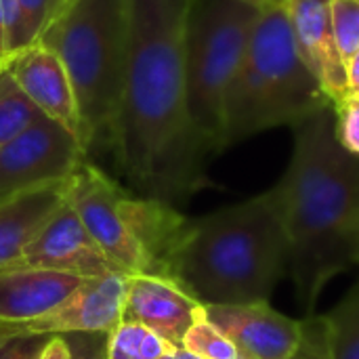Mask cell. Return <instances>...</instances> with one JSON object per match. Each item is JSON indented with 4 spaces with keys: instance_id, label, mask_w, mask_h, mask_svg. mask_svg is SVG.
I'll return each mask as SVG.
<instances>
[{
    "instance_id": "cell-1",
    "label": "cell",
    "mask_w": 359,
    "mask_h": 359,
    "mask_svg": "<svg viewBox=\"0 0 359 359\" xmlns=\"http://www.w3.org/2000/svg\"><path fill=\"white\" fill-rule=\"evenodd\" d=\"M124 13L126 74L107 143L128 181L170 204L208 185L215 154L187 109V0H124Z\"/></svg>"
},
{
    "instance_id": "cell-2",
    "label": "cell",
    "mask_w": 359,
    "mask_h": 359,
    "mask_svg": "<svg viewBox=\"0 0 359 359\" xmlns=\"http://www.w3.org/2000/svg\"><path fill=\"white\" fill-rule=\"evenodd\" d=\"M292 128L288 168L269 196L288 240V273L309 318L324 288L359 265V156L339 143L332 105Z\"/></svg>"
},
{
    "instance_id": "cell-3",
    "label": "cell",
    "mask_w": 359,
    "mask_h": 359,
    "mask_svg": "<svg viewBox=\"0 0 359 359\" xmlns=\"http://www.w3.org/2000/svg\"><path fill=\"white\" fill-rule=\"evenodd\" d=\"M288 271V240L269 191L189 219L170 280L202 305L265 303Z\"/></svg>"
},
{
    "instance_id": "cell-4",
    "label": "cell",
    "mask_w": 359,
    "mask_h": 359,
    "mask_svg": "<svg viewBox=\"0 0 359 359\" xmlns=\"http://www.w3.org/2000/svg\"><path fill=\"white\" fill-rule=\"evenodd\" d=\"M332 105L305 65L284 4L261 8L223 107V149Z\"/></svg>"
},
{
    "instance_id": "cell-5",
    "label": "cell",
    "mask_w": 359,
    "mask_h": 359,
    "mask_svg": "<svg viewBox=\"0 0 359 359\" xmlns=\"http://www.w3.org/2000/svg\"><path fill=\"white\" fill-rule=\"evenodd\" d=\"M67 69L74 86L82 143L109 137L126 74L124 0H74L38 38Z\"/></svg>"
},
{
    "instance_id": "cell-6",
    "label": "cell",
    "mask_w": 359,
    "mask_h": 359,
    "mask_svg": "<svg viewBox=\"0 0 359 359\" xmlns=\"http://www.w3.org/2000/svg\"><path fill=\"white\" fill-rule=\"evenodd\" d=\"M261 8L248 0H187L185 93L191 122L223 151V107Z\"/></svg>"
},
{
    "instance_id": "cell-7",
    "label": "cell",
    "mask_w": 359,
    "mask_h": 359,
    "mask_svg": "<svg viewBox=\"0 0 359 359\" xmlns=\"http://www.w3.org/2000/svg\"><path fill=\"white\" fill-rule=\"evenodd\" d=\"M84 158L82 141L61 122L42 114L23 133L0 145V202L65 183Z\"/></svg>"
},
{
    "instance_id": "cell-8",
    "label": "cell",
    "mask_w": 359,
    "mask_h": 359,
    "mask_svg": "<svg viewBox=\"0 0 359 359\" xmlns=\"http://www.w3.org/2000/svg\"><path fill=\"white\" fill-rule=\"evenodd\" d=\"M128 276L114 271L84 280L65 301L48 313L23 322L0 326V337L11 334H107L122 322Z\"/></svg>"
},
{
    "instance_id": "cell-9",
    "label": "cell",
    "mask_w": 359,
    "mask_h": 359,
    "mask_svg": "<svg viewBox=\"0 0 359 359\" xmlns=\"http://www.w3.org/2000/svg\"><path fill=\"white\" fill-rule=\"evenodd\" d=\"M15 267L55 269L80 276L84 280L101 278L118 271L116 265L90 238L76 210L67 200L40 229V233L25 246ZM11 265V267H13ZM122 273V271H120Z\"/></svg>"
},
{
    "instance_id": "cell-10",
    "label": "cell",
    "mask_w": 359,
    "mask_h": 359,
    "mask_svg": "<svg viewBox=\"0 0 359 359\" xmlns=\"http://www.w3.org/2000/svg\"><path fill=\"white\" fill-rule=\"evenodd\" d=\"M204 313L250 359H290L303 343V322L278 313L269 301L204 305Z\"/></svg>"
},
{
    "instance_id": "cell-11",
    "label": "cell",
    "mask_w": 359,
    "mask_h": 359,
    "mask_svg": "<svg viewBox=\"0 0 359 359\" xmlns=\"http://www.w3.org/2000/svg\"><path fill=\"white\" fill-rule=\"evenodd\" d=\"M202 316L204 305L177 282L158 276H128L122 322L141 324L179 349Z\"/></svg>"
},
{
    "instance_id": "cell-12",
    "label": "cell",
    "mask_w": 359,
    "mask_h": 359,
    "mask_svg": "<svg viewBox=\"0 0 359 359\" xmlns=\"http://www.w3.org/2000/svg\"><path fill=\"white\" fill-rule=\"evenodd\" d=\"M286 17L301 59L322 84L330 103L349 95L347 65L332 27V0H286Z\"/></svg>"
},
{
    "instance_id": "cell-13",
    "label": "cell",
    "mask_w": 359,
    "mask_h": 359,
    "mask_svg": "<svg viewBox=\"0 0 359 359\" xmlns=\"http://www.w3.org/2000/svg\"><path fill=\"white\" fill-rule=\"evenodd\" d=\"M6 69L42 114L61 122L82 141L80 111L72 80L65 65L50 48L42 42H34L17 50L8 59Z\"/></svg>"
},
{
    "instance_id": "cell-14",
    "label": "cell",
    "mask_w": 359,
    "mask_h": 359,
    "mask_svg": "<svg viewBox=\"0 0 359 359\" xmlns=\"http://www.w3.org/2000/svg\"><path fill=\"white\" fill-rule=\"evenodd\" d=\"M84 278L38 267L0 269V326L23 324L65 301Z\"/></svg>"
},
{
    "instance_id": "cell-15",
    "label": "cell",
    "mask_w": 359,
    "mask_h": 359,
    "mask_svg": "<svg viewBox=\"0 0 359 359\" xmlns=\"http://www.w3.org/2000/svg\"><path fill=\"white\" fill-rule=\"evenodd\" d=\"M65 183L25 191L0 202V269L17 263L25 246L59 210L65 200Z\"/></svg>"
},
{
    "instance_id": "cell-16",
    "label": "cell",
    "mask_w": 359,
    "mask_h": 359,
    "mask_svg": "<svg viewBox=\"0 0 359 359\" xmlns=\"http://www.w3.org/2000/svg\"><path fill=\"white\" fill-rule=\"evenodd\" d=\"M320 320L330 359H359V282Z\"/></svg>"
},
{
    "instance_id": "cell-17",
    "label": "cell",
    "mask_w": 359,
    "mask_h": 359,
    "mask_svg": "<svg viewBox=\"0 0 359 359\" xmlns=\"http://www.w3.org/2000/svg\"><path fill=\"white\" fill-rule=\"evenodd\" d=\"M170 353V343L135 322H120L105 339V359H162Z\"/></svg>"
},
{
    "instance_id": "cell-18",
    "label": "cell",
    "mask_w": 359,
    "mask_h": 359,
    "mask_svg": "<svg viewBox=\"0 0 359 359\" xmlns=\"http://www.w3.org/2000/svg\"><path fill=\"white\" fill-rule=\"evenodd\" d=\"M40 116L42 111L21 90L8 69H0V145L15 139Z\"/></svg>"
},
{
    "instance_id": "cell-19",
    "label": "cell",
    "mask_w": 359,
    "mask_h": 359,
    "mask_svg": "<svg viewBox=\"0 0 359 359\" xmlns=\"http://www.w3.org/2000/svg\"><path fill=\"white\" fill-rule=\"evenodd\" d=\"M181 349L202 359H238V347L206 318V313L189 328Z\"/></svg>"
},
{
    "instance_id": "cell-20",
    "label": "cell",
    "mask_w": 359,
    "mask_h": 359,
    "mask_svg": "<svg viewBox=\"0 0 359 359\" xmlns=\"http://www.w3.org/2000/svg\"><path fill=\"white\" fill-rule=\"evenodd\" d=\"M332 27L339 53L347 65L359 50V0H332Z\"/></svg>"
},
{
    "instance_id": "cell-21",
    "label": "cell",
    "mask_w": 359,
    "mask_h": 359,
    "mask_svg": "<svg viewBox=\"0 0 359 359\" xmlns=\"http://www.w3.org/2000/svg\"><path fill=\"white\" fill-rule=\"evenodd\" d=\"M19 13V29L15 53L38 42L46 25L50 23L53 0H13Z\"/></svg>"
},
{
    "instance_id": "cell-22",
    "label": "cell",
    "mask_w": 359,
    "mask_h": 359,
    "mask_svg": "<svg viewBox=\"0 0 359 359\" xmlns=\"http://www.w3.org/2000/svg\"><path fill=\"white\" fill-rule=\"evenodd\" d=\"M334 133L339 143L353 156H359V95H347L332 103Z\"/></svg>"
},
{
    "instance_id": "cell-23",
    "label": "cell",
    "mask_w": 359,
    "mask_h": 359,
    "mask_svg": "<svg viewBox=\"0 0 359 359\" xmlns=\"http://www.w3.org/2000/svg\"><path fill=\"white\" fill-rule=\"evenodd\" d=\"M50 334H11L0 337V359H40Z\"/></svg>"
},
{
    "instance_id": "cell-24",
    "label": "cell",
    "mask_w": 359,
    "mask_h": 359,
    "mask_svg": "<svg viewBox=\"0 0 359 359\" xmlns=\"http://www.w3.org/2000/svg\"><path fill=\"white\" fill-rule=\"evenodd\" d=\"M290 359H330L320 318L309 316L307 320H303V343Z\"/></svg>"
},
{
    "instance_id": "cell-25",
    "label": "cell",
    "mask_w": 359,
    "mask_h": 359,
    "mask_svg": "<svg viewBox=\"0 0 359 359\" xmlns=\"http://www.w3.org/2000/svg\"><path fill=\"white\" fill-rule=\"evenodd\" d=\"M19 29V13L13 0H0V67H6L15 55Z\"/></svg>"
},
{
    "instance_id": "cell-26",
    "label": "cell",
    "mask_w": 359,
    "mask_h": 359,
    "mask_svg": "<svg viewBox=\"0 0 359 359\" xmlns=\"http://www.w3.org/2000/svg\"><path fill=\"white\" fill-rule=\"evenodd\" d=\"M65 337L69 339L72 345V359H105V341H101V334H65Z\"/></svg>"
},
{
    "instance_id": "cell-27",
    "label": "cell",
    "mask_w": 359,
    "mask_h": 359,
    "mask_svg": "<svg viewBox=\"0 0 359 359\" xmlns=\"http://www.w3.org/2000/svg\"><path fill=\"white\" fill-rule=\"evenodd\" d=\"M40 359H72V345L65 334H55L42 349Z\"/></svg>"
},
{
    "instance_id": "cell-28",
    "label": "cell",
    "mask_w": 359,
    "mask_h": 359,
    "mask_svg": "<svg viewBox=\"0 0 359 359\" xmlns=\"http://www.w3.org/2000/svg\"><path fill=\"white\" fill-rule=\"evenodd\" d=\"M347 86L349 95H359V50L347 61Z\"/></svg>"
},
{
    "instance_id": "cell-29",
    "label": "cell",
    "mask_w": 359,
    "mask_h": 359,
    "mask_svg": "<svg viewBox=\"0 0 359 359\" xmlns=\"http://www.w3.org/2000/svg\"><path fill=\"white\" fill-rule=\"evenodd\" d=\"M74 0H53V13H50V19H55L61 11H65Z\"/></svg>"
},
{
    "instance_id": "cell-30",
    "label": "cell",
    "mask_w": 359,
    "mask_h": 359,
    "mask_svg": "<svg viewBox=\"0 0 359 359\" xmlns=\"http://www.w3.org/2000/svg\"><path fill=\"white\" fill-rule=\"evenodd\" d=\"M252 4H257L259 8H265V6H278V4H284L286 0H248Z\"/></svg>"
},
{
    "instance_id": "cell-31",
    "label": "cell",
    "mask_w": 359,
    "mask_h": 359,
    "mask_svg": "<svg viewBox=\"0 0 359 359\" xmlns=\"http://www.w3.org/2000/svg\"><path fill=\"white\" fill-rule=\"evenodd\" d=\"M172 358L175 359H202L198 358V355H194V353H189V351H185V349H175V353H172Z\"/></svg>"
},
{
    "instance_id": "cell-32",
    "label": "cell",
    "mask_w": 359,
    "mask_h": 359,
    "mask_svg": "<svg viewBox=\"0 0 359 359\" xmlns=\"http://www.w3.org/2000/svg\"><path fill=\"white\" fill-rule=\"evenodd\" d=\"M238 359H250V358H248V355H244V353H240V355H238Z\"/></svg>"
},
{
    "instance_id": "cell-33",
    "label": "cell",
    "mask_w": 359,
    "mask_h": 359,
    "mask_svg": "<svg viewBox=\"0 0 359 359\" xmlns=\"http://www.w3.org/2000/svg\"><path fill=\"white\" fill-rule=\"evenodd\" d=\"M162 359H175V358H172V353H170V355H166V358H162Z\"/></svg>"
},
{
    "instance_id": "cell-34",
    "label": "cell",
    "mask_w": 359,
    "mask_h": 359,
    "mask_svg": "<svg viewBox=\"0 0 359 359\" xmlns=\"http://www.w3.org/2000/svg\"><path fill=\"white\" fill-rule=\"evenodd\" d=\"M0 69H4V67H0Z\"/></svg>"
}]
</instances>
